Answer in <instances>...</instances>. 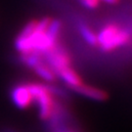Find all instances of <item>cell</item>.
Listing matches in <instances>:
<instances>
[{
	"label": "cell",
	"mask_w": 132,
	"mask_h": 132,
	"mask_svg": "<svg viewBox=\"0 0 132 132\" xmlns=\"http://www.w3.org/2000/svg\"><path fill=\"white\" fill-rule=\"evenodd\" d=\"M44 61L47 63L49 66L52 68V70L55 71L57 76V72L61 70L65 69L67 67L71 66V58L69 52L67 51L65 47L61 45H57L45 55H43Z\"/></svg>",
	"instance_id": "3957f363"
},
{
	"label": "cell",
	"mask_w": 132,
	"mask_h": 132,
	"mask_svg": "<svg viewBox=\"0 0 132 132\" xmlns=\"http://www.w3.org/2000/svg\"><path fill=\"white\" fill-rule=\"evenodd\" d=\"M71 90L76 92L77 94L82 95L86 98L94 100V101H105L108 98V94L104 90L94 87V86H91V85L85 84L84 82L79 86L72 88Z\"/></svg>",
	"instance_id": "5b68a950"
},
{
	"label": "cell",
	"mask_w": 132,
	"mask_h": 132,
	"mask_svg": "<svg viewBox=\"0 0 132 132\" xmlns=\"http://www.w3.org/2000/svg\"><path fill=\"white\" fill-rule=\"evenodd\" d=\"M11 99L17 108L26 110L33 103V97L28 83H20L13 86L11 90Z\"/></svg>",
	"instance_id": "277c9868"
},
{
	"label": "cell",
	"mask_w": 132,
	"mask_h": 132,
	"mask_svg": "<svg viewBox=\"0 0 132 132\" xmlns=\"http://www.w3.org/2000/svg\"><path fill=\"white\" fill-rule=\"evenodd\" d=\"M28 84L32 94L33 102L37 105L40 118L45 121H49L58 105L55 96L46 84H41L38 82H29Z\"/></svg>",
	"instance_id": "7a4b0ae2"
},
{
	"label": "cell",
	"mask_w": 132,
	"mask_h": 132,
	"mask_svg": "<svg viewBox=\"0 0 132 132\" xmlns=\"http://www.w3.org/2000/svg\"><path fill=\"white\" fill-rule=\"evenodd\" d=\"M78 1L84 8L90 10L96 9L100 5V0H78Z\"/></svg>",
	"instance_id": "9c48e42d"
},
{
	"label": "cell",
	"mask_w": 132,
	"mask_h": 132,
	"mask_svg": "<svg viewBox=\"0 0 132 132\" xmlns=\"http://www.w3.org/2000/svg\"><path fill=\"white\" fill-rule=\"evenodd\" d=\"M130 41L131 32L114 23L106 24L97 33V47L105 53L113 52Z\"/></svg>",
	"instance_id": "6da1fadb"
},
{
	"label": "cell",
	"mask_w": 132,
	"mask_h": 132,
	"mask_svg": "<svg viewBox=\"0 0 132 132\" xmlns=\"http://www.w3.org/2000/svg\"><path fill=\"white\" fill-rule=\"evenodd\" d=\"M77 29H78V32L81 35V37L83 38V40L88 45L97 47V33L95 32L88 24L80 22L77 24Z\"/></svg>",
	"instance_id": "ba28073f"
},
{
	"label": "cell",
	"mask_w": 132,
	"mask_h": 132,
	"mask_svg": "<svg viewBox=\"0 0 132 132\" xmlns=\"http://www.w3.org/2000/svg\"><path fill=\"white\" fill-rule=\"evenodd\" d=\"M60 77L66 85L70 88L72 89L75 87H77L83 83L81 76L77 73V71H75V69L71 66L67 67L65 69L61 70L60 71L57 72V77Z\"/></svg>",
	"instance_id": "8992f818"
},
{
	"label": "cell",
	"mask_w": 132,
	"mask_h": 132,
	"mask_svg": "<svg viewBox=\"0 0 132 132\" xmlns=\"http://www.w3.org/2000/svg\"><path fill=\"white\" fill-rule=\"evenodd\" d=\"M4 132H15V131H12V130H5Z\"/></svg>",
	"instance_id": "7c38bea8"
},
{
	"label": "cell",
	"mask_w": 132,
	"mask_h": 132,
	"mask_svg": "<svg viewBox=\"0 0 132 132\" xmlns=\"http://www.w3.org/2000/svg\"><path fill=\"white\" fill-rule=\"evenodd\" d=\"M32 71L37 75L40 78H42L43 80H45L46 82L52 83L54 81H56L57 76L55 73V71L52 70V68L48 65L45 61L40 62L39 64H37L36 66L32 69Z\"/></svg>",
	"instance_id": "52a82bcc"
},
{
	"label": "cell",
	"mask_w": 132,
	"mask_h": 132,
	"mask_svg": "<svg viewBox=\"0 0 132 132\" xmlns=\"http://www.w3.org/2000/svg\"><path fill=\"white\" fill-rule=\"evenodd\" d=\"M55 129H57V131L56 132H73V131H71V130H67V129H65V128H63V127H57V128H55Z\"/></svg>",
	"instance_id": "8fae6325"
},
{
	"label": "cell",
	"mask_w": 132,
	"mask_h": 132,
	"mask_svg": "<svg viewBox=\"0 0 132 132\" xmlns=\"http://www.w3.org/2000/svg\"><path fill=\"white\" fill-rule=\"evenodd\" d=\"M100 1H103V2L110 5H117L120 2V0H100Z\"/></svg>",
	"instance_id": "30bf717a"
}]
</instances>
